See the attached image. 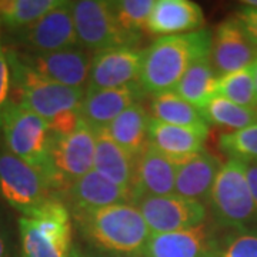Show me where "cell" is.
I'll return each mask as SVG.
<instances>
[{
  "mask_svg": "<svg viewBox=\"0 0 257 257\" xmlns=\"http://www.w3.org/2000/svg\"><path fill=\"white\" fill-rule=\"evenodd\" d=\"M62 0H0V25L19 33L47 15Z\"/></svg>",
  "mask_w": 257,
  "mask_h": 257,
  "instance_id": "26",
  "label": "cell"
},
{
  "mask_svg": "<svg viewBox=\"0 0 257 257\" xmlns=\"http://www.w3.org/2000/svg\"><path fill=\"white\" fill-rule=\"evenodd\" d=\"M120 26L128 33L140 36L147 30V23L156 0H117L111 2Z\"/></svg>",
  "mask_w": 257,
  "mask_h": 257,
  "instance_id": "29",
  "label": "cell"
},
{
  "mask_svg": "<svg viewBox=\"0 0 257 257\" xmlns=\"http://www.w3.org/2000/svg\"><path fill=\"white\" fill-rule=\"evenodd\" d=\"M80 121H82L80 110L64 111V113L56 116L55 119L49 121L50 135L52 136H66V135H70L80 124Z\"/></svg>",
  "mask_w": 257,
  "mask_h": 257,
  "instance_id": "33",
  "label": "cell"
},
{
  "mask_svg": "<svg viewBox=\"0 0 257 257\" xmlns=\"http://www.w3.org/2000/svg\"><path fill=\"white\" fill-rule=\"evenodd\" d=\"M210 257H216V254H213V256H210Z\"/></svg>",
  "mask_w": 257,
  "mask_h": 257,
  "instance_id": "40",
  "label": "cell"
},
{
  "mask_svg": "<svg viewBox=\"0 0 257 257\" xmlns=\"http://www.w3.org/2000/svg\"><path fill=\"white\" fill-rule=\"evenodd\" d=\"M219 147L229 159L241 162H257V123L240 130L223 133Z\"/></svg>",
  "mask_w": 257,
  "mask_h": 257,
  "instance_id": "30",
  "label": "cell"
},
{
  "mask_svg": "<svg viewBox=\"0 0 257 257\" xmlns=\"http://www.w3.org/2000/svg\"><path fill=\"white\" fill-rule=\"evenodd\" d=\"M135 204L143 214L152 234L190 229L203 224L207 217L206 204L176 193L143 197Z\"/></svg>",
  "mask_w": 257,
  "mask_h": 257,
  "instance_id": "10",
  "label": "cell"
},
{
  "mask_svg": "<svg viewBox=\"0 0 257 257\" xmlns=\"http://www.w3.org/2000/svg\"><path fill=\"white\" fill-rule=\"evenodd\" d=\"M145 94L147 93L140 84L116 89H87L80 107V116L94 132L103 130L130 106L140 103Z\"/></svg>",
  "mask_w": 257,
  "mask_h": 257,
  "instance_id": "15",
  "label": "cell"
},
{
  "mask_svg": "<svg viewBox=\"0 0 257 257\" xmlns=\"http://www.w3.org/2000/svg\"><path fill=\"white\" fill-rule=\"evenodd\" d=\"M150 113L153 119L176 126H204L207 124L199 109L182 99L175 90L152 94ZM209 126V124H207Z\"/></svg>",
  "mask_w": 257,
  "mask_h": 257,
  "instance_id": "25",
  "label": "cell"
},
{
  "mask_svg": "<svg viewBox=\"0 0 257 257\" xmlns=\"http://www.w3.org/2000/svg\"><path fill=\"white\" fill-rule=\"evenodd\" d=\"M251 73H253V79H254V87H256V99H257V57L256 60L251 63Z\"/></svg>",
  "mask_w": 257,
  "mask_h": 257,
  "instance_id": "37",
  "label": "cell"
},
{
  "mask_svg": "<svg viewBox=\"0 0 257 257\" xmlns=\"http://www.w3.org/2000/svg\"><path fill=\"white\" fill-rule=\"evenodd\" d=\"M179 165L160 153L150 143L138 157L133 183V203L143 197L166 196L175 193Z\"/></svg>",
  "mask_w": 257,
  "mask_h": 257,
  "instance_id": "18",
  "label": "cell"
},
{
  "mask_svg": "<svg viewBox=\"0 0 257 257\" xmlns=\"http://www.w3.org/2000/svg\"><path fill=\"white\" fill-rule=\"evenodd\" d=\"M200 113L207 124L229 128L230 132L257 123V109L244 107L221 97L211 99Z\"/></svg>",
  "mask_w": 257,
  "mask_h": 257,
  "instance_id": "27",
  "label": "cell"
},
{
  "mask_svg": "<svg viewBox=\"0 0 257 257\" xmlns=\"http://www.w3.org/2000/svg\"><path fill=\"white\" fill-rule=\"evenodd\" d=\"M0 257H10L9 243H8V236L5 230L0 226Z\"/></svg>",
  "mask_w": 257,
  "mask_h": 257,
  "instance_id": "36",
  "label": "cell"
},
{
  "mask_svg": "<svg viewBox=\"0 0 257 257\" xmlns=\"http://www.w3.org/2000/svg\"><path fill=\"white\" fill-rule=\"evenodd\" d=\"M217 79L219 76L214 72L209 56L190 66L176 86L175 92L196 109L202 110L211 99L216 97Z\"/></svg>",
  "mask_w": 257,
  "mask_h": 257,
  "instance_id": "24",
  "label": "cell"
},
{
  "mask_svg": "<svg viewBox=\"0 0 257 257\" xmlns=\"http://www.w3.org/2000/svg\"><path fill=\"white\" fill-rule=\"evenodd\" d=\"M10 87H12L10 64L6 50L2 45V39H0V132H2V123H3V114H5L8 103L10 101Z\"/></svg>",
  "mask_w": 257,
  "mask_h": 257,
  "instance_id": "32",
  "label": "cell"
},
{
  "mask_svg": "<svg viewBox=\"0 0 257 257\" xmlns=\"http://www.w3.org/2000/svg\"><path fill=\"white\" fill-rule=\"evenodd\" d=\"M216 257H257V227L233 233Z\"/></svg>",
  "mask_w": 257,
  "mask_h": 257,
  "instance_id": "31",
  "label": "cell"
},
{
  "mask_svg": "<svg viewBox=\"0 0 257 257\" xmlns=\"http://www.w3.org/2000/svg\"><path fill=\"white\" fill-rule=\"evenodd\" d=\"M12 72V86L19 92L20 106L47 123L64 111L80 110L86 90L67 87L47 79L25 63L15 52H6Z\"/></svg>",
  "mask_w": 257,
  "mask_h": 257,
  "instance_id": "4",
  "label": "cell"
},
{
  "mask_svg": "<svg viewBox=\"0 0 257 257\" xmlns=\"http://www.w3.org/2000/svg\"><path fill=\"white\" fill-rule=\"evenodd\" d=\"M217 247L206 223L190 229L155 233L147 241L145 257H210Z\"/></svg>",
  "mask_w": 257,
  "mask_h": 257,
  "instance_id": "16",
  "label": "cell"
},
{
  "mask_svg": "<svg viewBox=\"0 0 257 257\" xmlns=\"http://www.w3.org/2000/svg\"><path fill=\"white\" fill-rule=\"evenodd\" d=\"M83 236L96 247L113 254H140L152 237L135 203L111 204L74 214Z\"/></svg>",
  "mask_w": 257,
  "mask_h": 257,
  "instance_id": "2",
  "label": "cell"
},
{
  "mask_svg": "<svg viewBox=\"0 0 257 257\" xmlns=\"http://www.w3.org/2000/svg\"><path fill=\"white\" fill-rule=\"evenodd\" d=\"M138 159L113 142L104 130L96 132L93 170L124 190L133 193Z\"/></svg>",
  "mask_w": 257,
  "mask_h": 257,
  "instance_id": "22",
  "label": "cell"
},
{
  "mask_svg": "<svg viewBox=\"0 0 257 257\" xmlns=\"http://www.w3.org/2000/svg\"><path fill=\"white\" fill-rule=\"evenodd\" d=\"M149 123L150 114L142 103L130 106L106 128V135L119 145L128 155L138 159L149 146Z\"/></svg>",
  "mask_w": 257,
  "mask_h": 257,
  "instance_id": "23",
  "label": "cell"
},
{
  "mask_svg": "<svg viewBox=\"0 0 257 257\" xmlns=\"http://www.w3.org/2000/svg\"><path fill=\"white\" fill-rule=\"evenodd\" d=\"M16 35L19 43L33 53H50L79 47L72 2L62 0L57 8Z\"/></svg>",
  "mask_w": 257,
  "mask_h": 257,
  "instance_id": "11",
  "label": "cell"
},
{
  "mask_svg": "<svg viewBox=\"0 0 257 257\" xmlns=\"http://www.w3.org/2000/svg\"><path fill=\"white\" fill-rule=\"evenodd\" d=\"M2 133L10 153L35 167L49 182L52 135L46 120L10 100L3 114Z\"/></svg>",
  "mask_w": 257,
  "mask_h": 257,
  "instance_id": "6",
  "label": "cell"
},
{
  "mask_svg": "<svg viewBox=\"0 0 257 257\" xmlns=\"http://www.w3.org/2000/svg\"><path fill=\"white\" fill-rule=\"evenodd\" d=\"M256 57L257 46L236 16L223 20L216 28L211 39L210 63L219 77L251 66Z\"/></svg>",
  "mask_w": 257,
  "mask_h": 257,
  "instance_id": "13",
  "label": "cell"
},
{
  "mask_svg": "<svg viewBox=\"0 0 257 257\" xmlns=\"http://www.w3.org/2000/svg\"><path fill=\"white\" fill-rule=\"evenodd\" d=\"M37 73L73 89H87L93 56L82 47L20 57Z\"/></svg>",
  "mask_w": 257,
  "mask_h": 257,
  "instance_id": "14",
  "label": "cell"
},
{
  "mask_svg": "<svg viewBox=\"0 0 257 257\" xmlns=\"http://www.w3.org/2000/svg\"><path fill=\"white\" fill-rule=\"evenodd\" d=\"M96 132L84 121L66 136H52L49 183L52 189L66 187L93 170Z\"/></svg>",
  "mask_w": 257,
  "mask_h": 257,
  "instance_id": "8",
  "label": "cell"
},
{
  "mask_svg": "<svg viewBox=\"0 0 257 257\" xmlns=\"http://www.w3.org/2000/svg\"><path fill=\"white\" fill-rule=\"evenodd\" d=\"M217 224L236 231L257 227V211L244 162L229 159L221 166L209 199Z\"/></svg>",
  "mask_w": 257,
  "mask_h": 257,
  "instance_id": "5",
  "label": "cell"
},
{
  "mask_svg": "<svg viewBox=\"0 0 257 257\" xmlns=\"http://www.w3.org/2000/svg\"><path fill=\"white\" fill-rule=\"evenodd\" d=\"M47 179L35 167L0 149V197L23 216L37 210L55 197Z\"/></svg>",
  "mask_w": 257,
  "mask_h": 257,
  "instance_id": "9",
  "label": "cell"
},
{
  "mask_svg": "<svg viewBox=\"0 0 257 257\" xmlns=\"http://www.w3.org/2000/svg\"><path fill=\"white\" fill-rule=\"evenodd\" d=\"M72 13L79 45L94 55L116 47H136L140 40L120 26L109 0L72 2Z\"/></svg>",
  "mask_w": 257,
  "mask_h": 257,
  "instance_id": "7",
  "label": "cell"
},
{
  "mask_svg": "<svg viewBox=\"0 0 257 257\" xmlns=\"http://www.w3.org/2000/svg\"><path fill=\"white\" fill-rule=\"evenodd\" d=\"M70 257H80V256H79V254H77V253H76V251L73 250V251H72V256Z\"/></svg>",
  "mask_w": 257,
  "mask_h": 257,
  "instance_id": "39",
  "label": "cell"
},
{
  "mask_svg": "<svg viewBox=\"0 0 257 257\" xmlns=\"http://www.w3.org/2000/svg\"><path fill=\"white\" fill-rule=\"evenodd\" d=\"M143 59L145 50L138 47H116L96 53L87 89H116L140 84Z\"/></svg>",
  "mask_w": 257,
  "mask_h": 257,
  "instance_id": "12",
  "label": "cell"
},
{
  "mask_svg": "<svg viewBox=\"0 0 257 257\" xmlns=\"http://www.w3.org/2000/svg\"><path fill=\"white\" fill-rule=\"evenodd\" d=\"M221 166L217 157L204 150L184 160L177 167L175 193L203 204L209 203L211 189Z\"/></svg>",
  "mask_w": 257,
  "mask_h": 257,
  "instance_id": "21",
  "label": "cell"
},
{
  "mask_svg": "<svg viewBox=\"0 0 257 257\" xmlns=\"http://www.w3.org/2000/svg\"><path fill=\"white\" fill-rule=\"evenodd\" d=\"M22 257L72 256V214L57 197L19 219Z\"/></svg>",
  "mask_w": 257,
  "mask_h": 257,
  "instance_id": "3",
  "label": "cell"
},
{
  "mask_svg": "<svg viewBox=\"0 0 257 257\" xmlns=\"http://www.w3.org/2000/svg\"><path fill=\"white\" fill-rule=\"evenodd\" d=\"M216 97L233 101L244 107L257 109L256 87L251 67H244L237 72L224 74L217 79Z\"/></svg>",
  "mask_w": 257,
  "mask_h": 257,
  "instance_id": "28",
  "label": "cell"
},
{
  "mask_svg": "<svg viewBox=\"0 0 257 257\" xmlns=\"http://www.w3.org/2000/svg\"><path fill=\"white\" fill-rule=\"evenodd\" d=\"M246 166V175H247V182L250 186V192L253 196V202L257 211V162H244Z\"/></svg>",
  "mask_w": 257,
  "mask_h": 257,
  "instance_id": "35",
  "label": "cell"
},
{
  "mask_svg": "<svg viewBox=\"0 0 257 257\" xmlns=\"http://www.w3.org/2000/svg\"><path fill=\"white\" fill-rule=\"evenodd\" d=\"M236 18L241 23L243 29L246 30L250 40L257 46V9L241 6Z\"/></svg>",
  "mask_w": 257,
  "mask_h": 257,
  "instance_id": "34",
  "label": "cell"
},
{
  "mask_svg": "<svg viewBox=\"0 0 257 257\" xmlns=\"http://www.w3.org/2000/svg\"><path fill=\"white\" fill-rule=\"evenodd\" d=\"M211 39L209 29L156 39L145 50L140 76L143 90L150 94L175 90L192 64L210 56Z\"/></svg>",
  "mask_w": 257,
  "mask_h": 257,
  "instance_id": "1",
  "label": "cell"
},
{
  "mask_svg": "<svg viewBox=\"0 0 257 257\" xmlns=\"http://www.w3.org/2000/svg\"><path fill=\"white\" fill-rule=\"evenodd\" d=\"M204 13L192 0H156L147 32L159 37L186 35L202 30Z\"/></svg>",
  "mask_w": 257,
  "mask_h": 257,
  "instance_id": "19",
  "label": "cell"
},
{
  "mask_svg": "<svg viewBox=\"0 0 257 257\" xmlns=\"http://www.w3.org/2000/svg\"><path fill=\"white\" fill-rule=\"evenodd\" d=\"M106 257H145V256H140V254H113V253H111L110 256H106Z\"/></svg>",
  "mask_w": 257,
  "mask_h": 257,
  "instance_id": "38",
  "label": "cell"
},
{
  "mask_svg": "<svg viewBox=\"0 0 257 257\" xmlns=\"http://www.w3.org/2000/svg\"><path fill=\"white\" fill-rule=\"evenodd\" d=\"M67 199L73 214H76L111 204L133 203V193L116 186L97 172L92 170L69 186Z\"/></svg>",
  "mask_w": 257,
  "mask_h": 257,
  "instance_id": "20",
  "label": "cell"
},
{
  "mask_svg": "<svg viewBox=\"0 0 257 257\" xmlns=\"http://www.w3.org/2000/svg\"><path fill=\"white\" fill-rule=\"evenodd\" d=\"M209 136V126H176L150 117L149 138L150 145L177 165L203 152Z\"/></svg>",
  "mask_w": 257,
  "mask_h": 257,
  "instance_id": "17",
  "label": "cell"
}]
</instances>
